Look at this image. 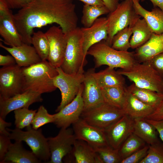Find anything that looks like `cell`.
I'll list each match as a JSON object with an SVG mask.
<instances>
[{
  "label": "cell",
  "instance_id": "cell-10",
  "mask_svg": "<svg viewBox=\"0 0 163 163\" xmlns=\"http://www.w3.org/2000/svg\"><path fill=\"white\" fill-rule=\"evenodd\" d=\"M22 67L17 64L0 69V99H6L22 93Z\"/></svg>",
  "mask_w": 163,
  "mask_h": 163
},
{
  "label": "cell",
  "instance_id": "cell-7",
  "mask_svg": "<svg viewBox=\"0 0 163 163\" xmlns=\"http://www.w3.org/2000/svg\"><path fill=\"white\" fill-rule=\"evenodd\" d=\"M141 17L137 14L133 6L132 0H124L116 8L109 13L107 20L108 38L106 41L110 46L113 38L119 31L133 25Z\"/></svg>",
  "mask_w": 163,
  "mask_h": 163
},
{
  "label": "cell",
  "instance_id": "cell-48",
  "mask_svg": "<svg viewBox=\"0 0 163 163\" xmlns=\"http://www.w3.org/2000/svg\"><path fill=\"white\" fill-rule=\"evenodd\" d=\"M105 5L108 8L110 12L114 11L117 8L119 0H102Z\"/></svg>",
  "mask_w": 163,
  "mask_h": 163
},
{
  "label": "cell",
  "instance_id": "cell-31",
  "mask_svg": "<svg viewBox=\"0 0 163 163\" xmlns=\"http://www.w3.org/2000/svg\"><path fill=\"white\" fill-rule=\"evenodd\" d=\"M110 12V11L105 5L84 4L82 9L81 23L84 27H89L99 16L109 14Z\"/></svg>",
  "mask_w": 163,
  "mask_h": 163
},
{
  "label": "cell",
  "instance_id": "cell-24",
  "mask_svg": "<svg viewBox=\"0 0 163 163\" xmlns=\"http://www.w3.org/2000/svg\"><path fill=\"white\" fill-rule=\"evenodd\" d=\"M0 35L4 43L11 46H19L23 43L13 14L0 18Z\"/></svg>",
  "mask_w": 163,
  "mask_h": 163
},
{
  "label": "cell",
  "instance_id": "cell-22",
  "mask_svg": "<svg viewBox=\"0 0 163 163\" xmlns=\"http://www.w3.org/2000/svg\"><path fill=\"white\" fill-rule=\"evenodd\" d=\"M163 52V33L157 34L153 33L146 43L136 49L134 55L138 62L143 63Z\"/></svg>",
  "mask_w": 163,
  "mask_h": 163
},
{
  "label": "cell",
  "instance_id": "cell-46",
  "mask_svg": "<svg viewBox=\"0 0 163 163\" xmlns=\"http://www.w3.org/2000/svg\"><path fill=\"white\" fill-rule=\"evenodd\" d=\"M13 14L11 9L4 0H0V18Z\"/></svg>",
  "mask_w": 163,
  "mask_h": 163
},
{
  "label": "cell",
  "instance_id": "cell-47",
  "mask_svg": "<svg viewBox=\"0 0 163 163\" xmlns=\"http://www.w3.org/2000/svg\"><path fill=\"white\" fill-rule=\"evenodd\" d=\"M4 119L0 117V135L9 136L10 132L7 128L11 126V122H6Z\"/></svg>",
  "mask_w": 163,
  "mask_h": 163
},
{
  "label": "cell",
  "instance_id": "cell-49",
  "mask_svg": "<svg viewBox=\"0 0 163 163\" xmlns=\"http://www.w3.org/2000/svg\"><path fill=\"white\" fill-rule=\"evenodd\" d=\"M82 2L84 4L94 5H105L102 0H77Z\"/></svg>",
  "mask_w": 163,
  "mask_h": 163
},
{
  "label": "cell",
  "instance_id": "cell-18",
  "mask_svg": "<svg viewBox=\"0 0 163 163\" xmlns=\"http://www.w3.org/2000/svg\"><path fill=\"white\" fill-rule=\"evenodd\" d=\"M83 37V48L85 56L89 48L94 45L102 40L106 41L108 38L107 17L98 18L88 27L80 28Z\"/></svg>",
  "mask_w": 163,
  "mask_h": 163
},
{
  "label": "cell",
  "instance_id": "cell-40",
  "mask_svg": "<svg viewBox=\"0 0 163 163\" xmlns=\"http://www.w3.org/2000/svg\"><path fill=\"white\" fill-rule=\"evenodd\" d=\"M147 62L163 78V52L155 56Z\"/></svg>",
  "mask_w": 163,
  "mask_h": 163
},
{
  "label": "cell",
  "instance_id": "cell-34",
  "mask_svg": "<svg viewBox=\"0 0 163 163\" xmlns=\"http://www.w3.org/2000/svg\"><path fill=\"white\" fill-rule=\"evenodd\" d=\"M132 34L131 25L119 31L113 38L111 47L118 50L128 51L130 48V38Z\"/></svg>",
  "mask_w": 163,
  "mask_h": 163
},
{
  "label": "cell",
  "instance_id": "cell-17",
  "mask_svg": "<svg viewBox=\"0 0 163 163\" xmlns=\"http://www.w3.org/2000/svg\"><path fill=\"white\" fill-rule=\"evenodd\" d=\"M41 94L27 91L6 99H0V117L5 119L12 111L22 108H28L34 103L41 102Z\"/></svg>",
  "mask_w": 163,
  "mask_h": 163
},
{
  "label": "cell",
  "instance_id": "cell-30",
  "mask_svg": "<svg viewBox=\"0 0 163 163\" xmlns=\"http://www.w3.org/2000/svg\"><path fill=\"white\" fill-rule=\"evenodd\" d=\"M101 88L105 102L122 109L126 97V87H111Z\"/></svg>",
  "mask_w": 163,
  "mask_h": 163
},
{
  "label": "cell",
  "instance_id": "cell-19",
  "mask_svg": "<svg viewBox=\"0 0 163 163\" xmlns=\"http://www.w3.org/2000/svg\"><path fill=\"white\" fill-rule=\"evenodd\" d=\"M65 163H102L94 148L86 142L76 139L71 152L63 159Z\"/></svg>",
  "mask_w": 163,
  "mask_h": 163
},
{
  "label": "cell",
  "instance_id": "cell-25",
  "mask_svg": "<svg viewBox=\"0 0 163 163\" xmlns=\"http://www.w3.org/2000/svg\"><path fill=\"white\" fill-rule=\"evenodd\" d=\"M22 141H15L11 143L2 163H39L41 161L38 158L32 151L25 149Z\"/></svg>",
  "mask_w": 163,
  "mask_h": 163
},
{
  "label": "cell",
  "instance_id": "cell-42",
  "mask_svg": "<svg viewBox=\"0 0 163 163\" xmlns=\"http://www.w3.org/2000/svg\"><path fill=\"white\" fill-rule=\"evenodd\" d=\"M10 9H19L30 3L33 0H4Z\"/></svg>",
  "mask_w": 163,
  "mask_h": 163
},
{
  "label": "cell",
  "instance_id": "cell-13",
  "mask_svg": "<svg viewBox=\"0 0 163 163\" xmlns=\"http://www.w3.org/2000/svg\"><path fill=\"white\" fill-rule=\"evenodd\" d=\"M72 125L76 139L86 142L93 148L109 145L104 130L89 124L81 117Z\"/></svg>",
  "mask_w": 163,
  "mask_h": 163
},
{
  "label": "cell",
  "instance_id": "cell-26",
  "mask_svg": "<svg viewBox=\"0 0 163 163\" xmlns=\"http://www.w3.org/2000/svg\"><path fill=\"white\" fill-rule=\"evenodd\" d=\"M133 133L148 145L159 141L156 129L144 118L134 119Z\"/></svg>",
  "mask_w": 163,
  "mask_h": 163
},
{
  "label": "cell",
  "instance_id": "cell-6",
  "mask_svg": "<svg viewBox=\"0 0 163 163\" xmlns=\"http://www.w3.org/2000/svg\"><path fill=\"white\" fill-rule=\"evenodd\" d=\"M7 129L10 132L9 137L11 140L25 142L40 160L47 162L50 159L48 139L43 134L41 129H35L30 126L26 128L25 131L17 128Z\"/></svg>",
  "mask_w": 163,
  "mask_h": 163
},
{
  "label": "cell",
  "instance_id": "cell-27",
  "mask_svg": "<svg viewBox=\"0 0 163 163\" xmlns=\"http://www.w3.org/2000/svg\"><path fill=\"white\" fill-rule=\"evenodd\" d=\"M94 76L100 88L125 87L123 76L118 73L114 68L108 66L98 72H95Z\"/></svg>",
  "mask_w": 163,
  "mask_h": 163
},
{
  "label": "cell",
  "instance_id": "cell-5",
  "mask_svg": "<svg viewBox=\"0 0 163 163\" xmlns=\"http://www.w3.org/2000/svg\"><path fill=\"white\" fill-rule=\"evenodd\" d=\"M117 72L126 76L139 88L163 93V78L148 62H137L130 68Z\"/></svg>",
  "mask_w": 163,
  "mask_h": 163
},
{
  "label": "cell",
  "instance_id": "cell-20",
  "mask_svg": "<svg viewBox=\"0 0 163 163\" xmlns=\"http://www.w3.org/2000/svg\"><path fill=\"white\" fill-rule=\"evenodd\" d=\"M0 46L14 57L16 64L20 67L29 66L42 61L34 46L30 45L23 43L19 46L8 47L0 42Z\"/></svg>",
  "mask_w": 163,
  "mask_h": 163
},
{
  "label": "cell",
  "instance_id": "cell-51",
  "mask_svg": "<svg viewBox=\"0 0 163 163\" xmlns=\"http://www.w3.org/2000/svg\"><path fill=\"white\" fill-rule=\"evenodd\" d=\"M162 89L163 91V80H162Z\"/></svg>",
  "mask_w": 163,
  "mask_h": 163
},
{
  "label": "cell",
  "instance_id": "cell-29",
  "mask_svg": "<svg viewBox=\"0 0 163 163\" xmlns=\"http://www.w3.org/2000/svg\"><path fill=\"white\" fill-rule=\"evenodd\" d=\"M126 88L139 99L155 109L163 100V93L139 88L133 83Z\"/></svg>",
  "mask_w": 163,
  "mask_h": 163
},
{
  "label": "cell",
  "instance_id": "cell-14",
  "mask_svg": "<svg viewBox=\"0 0 163 163\" xmlns=\"http://www.w3.org/2000/svg\"><path fill=\"white\" fill-rule=\"evenodd\" d=\"M83 83L75 98L59 111L54 114V123L59 128H67L77 121L83 112L84 104L82 97Z\"/></svg>",
  "mask_w": 163,
  "mask_h": 163
},
{
  "label": "cell",
  "instance_id": "cell-36",
  "mask_svg": "<svg viewBox=\"0 0 163 163\" xmlns=\"http://www.w3.org/2000/svg\"><path fill=\"white\" fill-rule=\"evenodd\" d=\"M94 149L102 163H121L122 161L118 149H114L109 145Z\"/></svg>",
  "mask_w": 163,
  "mask_h": 163
},
{
  "label": "cell",
  "instance_id": "cell-2",
  "mask_svg": "<svg viewBox=\"0 0 163 163\" xmlns=\"http://www.w3.org/2000/svg\"><path fill=\"white\" fill-rule=\"evenodd\" d=\"M23 76L22 92L30 91L40 93L52 92L56 88L53 78L58 74L56 68L47 60L22 67Z\"/></svg>",
  "mask_w": 163,
  "mask_h": 163
},
{
  "label": "cell",
  "instance_id": "cell-15",
  "mask_svg": "<svg viewBox=\"0 0 163 163\" xmlns=\"http://www.w3.org/2000/svg\"><path fill=\"white\" fill-rule=\"evenodd\" d=\"M134 119L125 114L105 130L109 145L118 149L133 129Z\"/></svg>",
  "mask_w": 163,
  "mask_h": 163
},
{
  "label": "cell",
  "instance_id": "cell-23",
  "mask_svg": "<svg viewBox=\"0 0 163 163\" xmlns=\"http://www.w3.org/2000/svg\"><path fill=\"white\" fill-rule=\"evenodd\" d=\"M122 109L125 114L133 119L145 118L154 111L155 109L137 98L126 88V96Z\"/></svg>",
  "mask_w": 163,
  "mask_h": 163
},
{
  "label": "cell",
  "instance_id": "cell-44",
  "mask_svg": "<svg viewBox=\"0 0 163 163\" xmlns=\"http://www.w3.org/2000/svg\"><path fill=\"white\" fill-rule=\"evenodd\" d=\"M16 64L14 57L11 55H0V65L3 66H9Z\"/></svg>",
  "mask_w": 163,
  "mask_h": 163
},
{
  "label": "cell",
  "instance_id": "cell-50",
  "mask_svg": "<svg viewBox=\"0 0 163 163\" xmlns=\"http://www.w3.org/2000/svg\"><path fill=\"white\" fill-rule=\"evenodd\" d=\"M143 2L145 0H141ZM152 3L154 7H158L163 11V0H149Z\"/></svg>",
  "mask_w": 163,
  "mask_h": 163
},
{
  "label": "cell",
  "instance_id": "cell-41",
  "mask_svg": "<svg viewBox=\"0 0 163 163\" xmlns=\"http://www.w3.org/2000/svg\"><path fill=\"white\" fill-rule=\"evenodd\" d=\"M8 136L0 135V163H2L11 144Z\"/></svg>",
  "mask_w": 163,
  "mask_h": 163
},
{
  "label": "cell",
  "instance_id": "cell-28",
  "mask_svg": "<svg viewBox=\"0 0 163 163\" xmlns=\"http://www.w3.org/2000/svg\"><path fill=\"white\" fill-rule=\"evenodd\" d=\"M133 35L130 40V48L136 49L146 43L152 34L146 22L143 18H139L132 25Z\"/></svg>",
  "mask_w": 163,
  "mask_h": 163
},
{
  "label": "cell",
  "instance_id": "cell-38",
  "mask_svg": "<svg viewBox=\"0 0 163 163\" xmlns=\"http://www.w3.org/2000/svg\"><path fill=\"white\" fill-rule=\"evenodd\" d=\"M55 118L53 114H50L43 105L40 106L37 111L32 122V128L35 129L50 123H54Z\"/></svg>",
  "mask_w": 163,
  "mask_h": 163
},
{
  "label": "cell",
  "instance_id": "cell-1",
  "mask_svg": "<svg viewBox=\"0 0 163 163\" xmlns=\"http://www.w3.org/2000/svg\"><path fill=\"white\" fill-rule=\"evenodd\" d=\"M73 0H33L14 14L23 42L31 45L34 30L56 24L68 35L77 27Z\"/></svg>",
  "mask_w": 163,
  "mask_h": 163
},
{
  "label": "cell",
  "instance_id": "cell-3",
  "mask_svg": "<svg viewBox=\"0 0 163 163\" xmlns=\"http://www.w3.org/2000/svg\"><path fill=\"white\" fill-rule=\"evenodd\" d=\"M92 56L94 59L95 68L102 65L126 69L131 67L137 62L134 56V52H125L112 48L102 40L91 46L87 55Z\"/></svg>",
  "mask_w": 163,
  "mask_h": 163
},
{
  "label": "cell",
  "instance_id": "cell-9",
  "mask_svg": "<svg viewBox=\"0 0 163 163\" xmlns=\"http://www.w3.org/2000/svg\"><path fill=\"white\" fill-rule=\"evenodd\" d=\"M125 114L123 109L104 102L94 108L83 112L81 118L89 124L105 130Z\"/></svg>",
  "mask_w": 163,
  "mask_h": 163
},
{
  "label": "cell",
  "instance_id": "cell-4",
  "mask_svg": "<svg viewBox=\"0 0 163 163\" xmlns=\"http://www.w3.org/2000/svg\"><path fill=\"white\" fill-rule=\"evenodd\" d=\"M66 47L60 68L65 72L73 74L84 73L87 61L83 48V37L80 28L77 27L68 34Z\"/></svg>",
  "mask_w": 163,
  "mask_h": 163
},
{
  "label": "cell",
  "instance_id": "cell-52",
  "mask_svg": "<svg viewBox=\"0 0 163 163\" xmlns=\"http://www.w3.org/2000/svg\"><path fill=\"white\" fill-rule=\"evenodd\" d=\"M120 0V1H123V0Z\"/></svg>",
  "mask_w": 163,
  "mask_h": 163
},
{
  "label": "cell",
  "instance_id": "cell-8",
  "mask_svg": "<svg viewBox=\"0 0 163 163\" xmlns=\"http://www.w3.org/2000/svg\"><path fill=\"white\" fill-rule=\"evenodd\" d=\"M58 75L53 79V84L60 91L61 100L56 112H58L71 102L78 94L84 79V73L69 74L59 67L56 68Z\"/></svg>",
  "mask_w": 163,
  "mask_h": 163
},
{
  "label": "cell",
  "instance_id": "cell-33",
  "mask_svg": "<svg viewBox=\"0 0 163 163\" xmlns=\"http://www.w3.org/2000/svg\"><path fill=\"white\" fill-rule=\"evenodd\" d=\"M31 44L33 45L42 60H47L49 45L45 33L40 30L34 32L31 37Z\"/></svg>",
  "mask_w": 163,
  "mask_h": 163
},
{
  "label": "cell",
  "instance_id": "cell-39",
  "mask_svg": "<svg viewBox=\"0 0 163 163\" xmlns=\"http://www.w3.org/2000/svg\"><path fill=\"white\" fill-rule=\"evenodd\" d=\"M149 148V145H145L127 158L122 160L121 163H139L146 155Z\"/></svg>",
  "mask_w": 163,
  "mask_h": 163
},
{
  "label": "cell",
  "instance_id": "cell-43",
  "mask_svg": "<svg viewBox=\"0 0 163 163\" xmlns=\"http://www.w3.org/2000/svg\"><path fill=\"white\" fill-rule=\"evenodd\" d=\"M145 118L155 120H163V100L153 112Z\"/></svg>",
  "mask_w": 163,
  "mask_h": 163
},
{
  "label": "cell",
  "instance_id": "cell-12",
  "mask_svg": "<svg viewBox=\"0 0 163 163\" xmlns=\"http://www.w3.org/2000/svg\"><path fill=\"white\" fill-rule=\"evenodd\" d=\"M49 45L47 60L55 68L60 67L63 62L68 41V36L59 26H53L45 32Z\"/></svg>",
  "mask_w": 163,
  "mask_h": 163
},
{
  "label": "cell",
  "instance_id": "cell-21",
  "mask_svg": "<svg viewBox=\"0 0 163 163\" xmlns=\"http://www.w3.org/2000/svg\"><path fill=\"white\" fill-rule=\"evenodd\" d=\"M140 0H132L136 13L145 19L152 33H163V11L158 7L147 10L140 4Z\"/></svg>",
  "mask_w": 163,
  "mask_h": 163
},
{
  "label": "cell",
  "instance_id": "cell-16",
  "mask_svg": "<svg viewBox=\"0 0 163 163\" xmlns=\"http://www.w3.org/2000/svg\"><path fill=\"white\" fill-rule=\"evenodd\" d=\"M95 72V68H91L84 73L82 94L83 112L94 108L104 102L101 88L94 76Z\"/></svg>",
  "mask_w": 163,
  "mask_h": 163
},
{
  "label": "cell",
  "instance_id": "cell-45",
  "mask_svg": "<svg viewBox=\"0 0 163 163\" xmlns=\"http://www.w3.org/2000/svg\"><path fill=\"white\" fill-rule=\"evenodd\" d=\"M145 119L155 127L163 142V120H155L146 118Z\"/></svg>",
  "mask_w": 163,
  "mask_h": 163
},
{
  "label": "cell",
  "instance_id": "cell-32",
  "mask_svg": "<svg viewBox=\"0 0 163 163\" xmlns=\"http://www.w3.org/2000/svg\"><path fill=\"white\" fill-rule=\"evenodd\" d=\"M145 142L133 133L126 139L118 149L122 160L141 149L145 145Z\"/></svg>",
  "mask_w": 163,
  "mask_h": 163
},
{
  "label": "cell",
  "instance_id": "cell-37",
  "mask_svg": "<svg viewBox=\"0 0 163 163\" xmlns=\"http://www.w3.org/2000/svg\"><path fill=\"white\" fill-rule=\"evenodd\" d=\"M149 145L146 155L139 163H163V142Z\"/></svg>",
  "mask_w": 163,
  "mask_h": 163
},
{
  "label": "cell",
  "instance_id": "cell-35",
  "mask_svg": "<svg viewBox=\"0 0 163 163\" xmlns=\"http://www.w3.org/2000/svg\"><path fill=\"white\" fill-rule=\"evenodd\" d=\"M14 124L16 128L22 129L31 126L37 110L24 107L15 110Z\"/></svg>",
  "mask_w": 163,
  "mask_h": 163
},
{
  "label": "cell",
  "instance_id": "cell-11",
  "mask_svg": "<svg viewBox=\"0 0 163 163\" xmlns=\"http://www.w3.org/2000/svg\"><path fill=\"white\" fill-rule=\"evenodd\" d=\"M51 154L48 163H62L63 159L71 151L76 140L72 128H62L54 137L47 138Z\"/></svg>",
  "mask_w": 163,
  "mask_h": 163
}]
</instances>
